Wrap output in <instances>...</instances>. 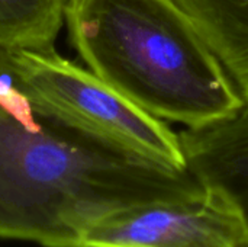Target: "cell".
I'll return each instance as SVG.
<instances>
[{"instance_id":"obj_1","label":"cell","mask_w":248,"mask_h":247,"mask_svg":"<svg viewBox=\"0 0 248 247\" xmlns=\"http://www.w3.org/2000/svg\"><path fill=\"white\" fill-rule=\"evenodd\" d=\"M202 183L62 121L28 128L0 109V239L78 247L99 221Z\"/></svg>"},{"instance_id":"obj_2","label":"cell","mask_w":248,"mask_h":247,"mask_svg":"<svg viewBox=\"0 0 248 247\" xmlns=\"http://www.w3.org/2000/svg\"><path fill=\"white\" fill-rule=\"evenodd\" d=\"M64 25L90 71L164 122L201 130L246 106L173 0H67Z\"/></svg>"},{"instance_id":"obj_3","label":"cell","mask_w":248,"mask_h":247,"mask_svg":"<svg viewBox=\"0 0 248 247\" xmlns=\"http://www.w3.org/2000/svg\"><path fill=\"white\" fill-rule=\"evenodd\" d=\"M12 64L38 119L62 121L160 166L189 170L180 135L93 71L57 51L12 49Z\"/></svg>"},{"instance_id":"obj_4","label":"cell","mask_w":248,"mask_h":247,"mask_svg":"<svg viewBox=\"0 0 248 247\" xmlns=\"http://www.w3.org/2000/svg\"><path fill=\"white\" fill-rule=\"evenodd\" d=\"M78 247H248V215L219 185L142 204L92 226Z\"/></svg>"},{"instance_id":"obj_5","label":"cell","mask_w":248,"mask_h":247,"mask_svg":"<svg viewBox=\"0 0 248 247\" xmlns=\"http://www.w3.org/2000/svg\"><path fill=\"white\" fill-rule=\"evenodd\" d=\"M182 144L189 170L201 183L231 192L248 215V106L219 124L185 130Z\"/></svg>"},{"instance_id":"obj_6","label":"cell","mask_w":248,"mask_h":247,"mask_svg":"<svg viewBox=\"0 0 248 247\" xmlns=\"http://www.w3.org/2000/svg\"><path fill=\"white\" fill-rule=\"evenodd\" d=\"M248 106V0H173Z\"/></svg>"},{"instance_id":"obj_7","label":"cell","mask_w":248,"mask_h":247,"mask_svg":"<svg viewBox=\"0 0 248 247\" xmlns=\"http://www.w3.org/2000/svg\"><path fill=\"white\" fill-rule=\"evenodd\" d=\"M67 0H0V45L33 52L55 51Z\"/></svg>"},{"instance_id":"obj_8","label":"cell","mask_w":248,"mask_h":247,"mask_svg":"<svg viewBox=\"0 0 248 247\" xmlns=\"http://www.w3.org/2000/svg\"><path fill=\"white\" fill-rule=\"evenodd\" d=\"M0 109L28 128H35L39 124V119L33 114L29 100L17 86V77L12 64V49L1 45H0Z\"/></svg>"}]
</instances>
